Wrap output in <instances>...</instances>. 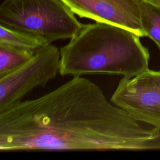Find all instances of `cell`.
Returning <instances> with one entry per match:
<instances>
[{
    "mask_svg": "<svg viewBox=\"0 0 160 160\" xmlns=\"http://www.w3.org/2000/svg\"><path fill=\"white\" fill-rule=\"evenodd\" d=\"M0 43L33 51H36L44 46L48 45L43 40L37 37L11 29L1 25Z\"/></svg>",
    "mask_w": 160,
    "mask_h": 160,
    "instance_id": "cell-9",
    "label": "cell"
},
{
    "mask_svg": "<svg viewBox=\"0 0 160 160\" xmlns=\"http://www.w3.org/2000/svg\"><path fill=\"white\" fill-rule=\"evenodd\" d=\"M35 52L0 43V78L27 62Z\"/></svg>",
    "mask_w": 160,
    "mask_h": 160,
    "instance_id": "cell-8",
    "label": "cell"
},
{
    "mask_svg": "<svg viewBox=\"0 0 160 160\" xmlns=\"http://www.w3.org/2000/svg\"><path fill=\"white\" fill-rule=\"evenodd\" d=\"M61 0H4L0 25L29 34L46 44L71 39L82 26Z\"/></svg>",
    "mask_w": 160,
    "mask_h": 160,
    "instance_id": "cell-3",
    "label": "cell"
},
{
    "mask_svg": "<svg viewBox=\"0 0 160 160\" xmlns=\"http://www.w3.org/2000/svg\"><path fill=\"white\" fill-rule=\"evenodd\" d=\"M159 136L81 76L0 112L1 152L139 151L153 148Z\"/></svg>",
    "mask_w": 160,
    "mask_h": 160,
    "instance_id": "cell-1",
    "label": "cell"
},
{
    "mask_svg": "<svg viewBox=\"0 0 160 160\" xmlns=\"http://www.w3.org/2000/svg\"><path fill=\"white\" fill-rule=\"evenodd\" d=\"M80 18L116 25L144 37L138 0H61Z\"/></svg>",
    "mask_w": 160,
    "mask_h": 160,
    "instance_id": "cell-6",
    "label": "cell"
},
{
    "mask_svg": "<svg viewBox=\"0 0 160 160\" xmlns=\"http://www.w3.org/2000/svg\"><path fill=\"white\" fill-rule=\"evenodd\" d=\"M110 101L136 121L160 129V71L122 77Z\"/></svg>",
    "mask_w": 160,
    "mask_h": 160,
    "instance_id": "cell-5",
    "label": "cell"
},
{
    "mask_svg": "<svg viewBox=\"0 0 160 160\" xmlns=\"http://www.w3.org/2000/svg\"><path fill=\"white\" fill-rule=\"evenodd\" d=\"M60 58V50L49 44L37 50L22 66L0 78V112L54 78L59 72Z\"/></svg>",
    "mask_w": 160,
    "mask_h": 160,
    "instance_id": "cell-4",
    "label": "cell"
},
{
    "mask_svg": "<svg viewBox=\"0 0 160 160\" xmlns=\"http://www.w3.org/2000/svg\"><path fill=\"white\" fill-rule=\"evenodd\" d=\"M141 21L145 36L160 49V6L148 0H138Z\"/></svg>",
    "mask_w": 160,
    "mask_h": 160,
    "instance_id": "cell-7",
    "label": "cell"
},
{
    "mask_svg": "<svg viewBox=\"0 0 160 160\" xmlns=\"http://www.w3.org/2000/svg\"><path fill=\"white\" fill-rule=\"evenodd\" d=\"M139 36L104 22L82 25L60 48L62 76L106 74L132 78L148 69L149 53Z\"/></svg>",
    "mask_w": 160,
    "mask_h": 160,
    "instance_id": "cell-2",
    "label": "cell"
},
{
    "mask_svg": "<svg viewBox=\"0 0 160 160\" xmlns=\"http://www.w3.org/2000/svg\"><path fill=\"white\" fill-rule=\"evenodd\" d=\"M148 1H150L151 2H152L155 4L160 6V0H148Z\"/></svg>",
    "mask_w": 160,
    "mask_h": 160,
    "instance_id": "cell-10",
    "label": "cell"
}]
</instances>
